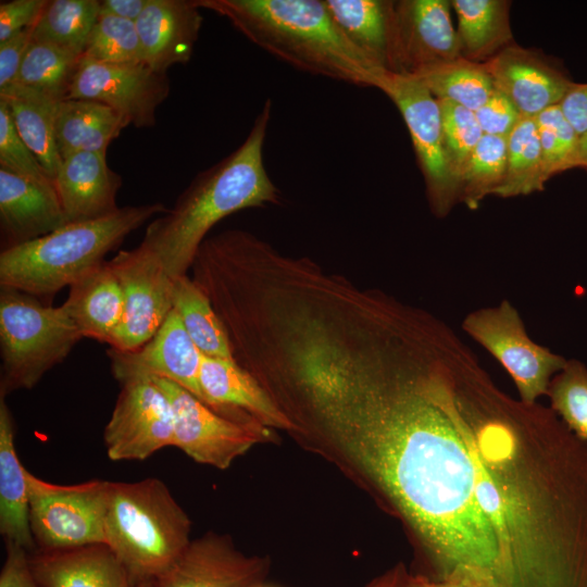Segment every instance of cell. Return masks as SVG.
Here are the masks:
<instances>
[{
	"label": "cell",
	"mask_w": 587,
	"mask_h": 587,
	"mask_svg": "<svg viewBox=\"0 0 587 587\" xmlns=\"http://www.w3.org/2000/svg\"><path fill=\"white\" fill-rule=\"evenodd\" d=\"M464 346L425 310L365 302L304 326L286 350L284 378L412 530L430 578L496 582L499 548L455 417Z\"/></svg>",
	"instance_id": "obj_1"
},
{
	"label": "cell",
	"mask_w": 587,
	"mask_h": 587,
	"mask_svg": "<svg viewBox=\"0 0 587 587\" xmlns=\"http://www.w3.org/2000/svg\"><path fill=\"white\" fill-rule=\"evenodd\" d=\"M455 415L499 548L497 587H587V444L492 378L465 388Z\"/></svg>",
	"instance_id": "obj_2"
},
{
	"label": "cell",
	"mask_w": 587,
	"mask_h": 587,
	"mask_svg": "<svg viewBox=\"0 0 587 587\" xmlns=\"http://www.w3.org/2000/svg\"><path fill=\"white\" fill-rule=\"evenodd\" d=\"M271 113L272 101L267 99L241 145L198 173L174 207L147 226L139 246L155 257L172 278L187 275L199 247L221 220L280 201L263 161Z\"/></svg>",
	"instance_id": "obj_3"
},
{
	"label": "cell",
	"mask_w": 587,
	"mask_h": 587,
	"mask_svg": "<svg viewBox=\"0 0 587 587\" xmlns=\"http://www.w3.org/2000/svg\"><path fill=\"white\" fill-rule=\"evenodd\" d=\"M249 41L290 66L334 80L377 88L387 72L339 29L324 0H196Z\"/></svg>",
	"instance_id": "obj_4"
},
{
	"label": "cell",
	"mask_w": 587,
	"mask_h": 587,
	"mask_svg": "<svg viewBox=\"0 0 587 587\" xmlns=\"http://www.w3.org/2000/svg\"><path fill=\"white\" fill-rule=\"evenodd\" d=\"M154 202L120 208L98 220L66 224L0 254V287L48 298L102 264L126 236L166 212Z\"/></svg>",
	"instance_id": "obj_5"
},
{
	"label": "cell",
	"mask_w": 587,
	"mask_h": 587,
	"mask_svg": "<svg viewBox=\"0 0 587 587\" xmlns=\"http://www.w3.org/2000/svg\"><path fill=\"white\" fill-rule=\"evenodd\" d=\"M105 545L134 574L158 579L190 544V520L157 477L110 482Z\"/></svg>",
	"instance_id": "obj_6"
},
{
	"label": "cell",
	"mask_w": 587,
	"mask_h": 587,
	"mask_svg": "<svg viewBox=\"0 0 587 587\" xmlns=\"http://www.w3.org/2000/svg\"><path fill=\"white\" fill-rule=\"evenodd\" d=\"M84 338L60 307L23 291L0 290V398L34 388Z\"/></svg>",
	"instance_id": "obj_7"
},
{
	"label": "cell",
	"mask_w": 587,
	"mask_h": 587,
	"mask_svg": "<svg viewBox=\"0 0 587 587\" xmlns=\"http://www.w3.org/2000/svg\"><path fill=\"white\" fill-rule=\"evenodd\" d=\"M28 519L38 550L105 544L104 521L110 480L60 485L26 470Z\"/></svg>",
	"instance_id": "obj_8"
},
{
	"label": "cell",
	"mask_w": 587,
	"mask_h": 587,
	"mask_svg": "<svg viewBox=\"0 0 587 587\" xmlns=\"http://www.w3.org/2000/svg\"><path fill=\"white\" fill-rule=\"evenodd\" d=\"M462 329L504 367L519 399L527 404L547 396L551 379L567 361L530 339L517 310L508 300L469 313Z\"/></svg>",
	"instance_id": "obj_9"
},
{
	"label": "cell",
	"mask_w": 587,
	"mask_h": 587,
	"mask_svg": "<svg viewBox=\"0 0 587 587\" xmlns=\"http://www.w3.org/2000/svg\"><path fill=\"white\" fill-rule=\"evenodd\" d=\"M398 108L424 176L432 211L445 216L458 201L442 146L438 100L415 76L386 72L377 87Z\"/></svg>",
	"instance_id": "obj_10"
},
{
	"label": "cell",
	"mask_w": 587,
	"mask_h": 587,
	"mask_svg": "<svg viewBox=\"0 0 587 587\" xmlns=\"http://www.w3.org/2000/svg\"><path fill=\"white\" fill-rule=\"evenodd\" d=\"M170 400L174 417V447L193 461L220 470L268 436L259 423L228 419L177 384L150 377Z\"/></svg>",
	"instance_id": "obj_11"
},
{
	"label": "cell",
	"mask_w": 587,
	"mask_h": 587,
	"mask_svg": "<svg viewBox=\"0 0 587 587\" xmlns=\"http://www.w3.org/2000/svg\"><path fill=\"white\" fill-rule=\"evenodd\" d=\"M108 263L124 297L122 320L108 345L118 351H133L154 336L173 310V278L140 246L120 251Z\"/></svg>",
	"instance_id": "obj_12"
},
{
	"label": "cell",
	"mask_w": 587,
	"mask_h": 587,
	"mask_svg": "<svg viewBox=\"0 0 587 587\" xmlns=\"http://www.w3.org/2000/svg\"><path fill=\"white\" fill-rule=\"evenodd\" d=\"M111 417L103 432L112 461H143L174 445V417L168 398L150 378L121 383Z\"/></svg>",
	"instance_id": "obj_13"
},
{
	"label": "cell",
	"mask_w": 587,
	"mask_h": 587,
	"mask_svg": "<svg viewBox=\"0 0 587 587\" xmlns=\"http://www.w3.org/2000/svg\"><path fill=\"white\" fill-rule=\"evenodd\" d=\"M171 90L166 74L145 62L99 63L82 57L66 99L103 103L137 128L153 127L159 105Z\"/></svg>",
	"instance_id": "obj_14"
},
{
	"label": "cell",
	"mask_w": 587,
	"mask_h": 587,
	"mask_svg": "<svg viewBox=\"0 0 587 587\" xmlns=\"http://www.w3.org/2000/svg\"><path fill=\"white\" fill-rule=\"evenodd\" d=\"M448 0L394 1L390 71L415 75L461 58V42Z\"/></svg>",
	"instance_id": "obj_15"
},
{
	"label": "cell",
	"mask_w": 587,
	"mask_h": 587,
	"mask_svg": "<svg viewBox=\"0 0 587 587\" xmlns=\"http://www.w3.org/2000/svg\"><path fill=\"white\" fill-rule=\"evenodd\" d=\"M111 370L120 382L141 377L168 379L207 404L200 385L203 354L172 310L154 336L133 351H108Z\"/></svg>",
	"instance_id": "obj_16"
},
{
	"label": "cell",
	"mask_w": 587,
	"mask_h": 587,
	"mask_svg": "<svg viewBox=\"0 0 587 587\" xmlns=\"http://www.w3.org/2000/svg\"><path fill=\"white\" fill-rule=\"evenodd\" d=\"M200 385L207 404L228 419L286 430L298 429L259 380L234 359L203 355Z\"/></svg>",
	"instance_id": "obj_17"
},
{
	"label": "cell",
	"mask_w": 587,
	"mask_h": 587,
	"mask_svg": "<svg viewBox=\"0 0 587 587\" xmlns=\"http://www.w3.org/2000/svg\"><path fill=\"white\" fill-rule=\"evenodd\" d=\"M494 88L505 95L522 116H537L559 104L574 84L538 52L510 45L482 62Z\"/></svg>",
	"instance_id": "obj_18"
},
{
	"label": "cell",
	"mask_w": 587,
	"mask_h": 587,
	"mask_svg": "<svg viewBox=\"0 0 587 587\" xmlns=\"http://www.w3.org/2000/svg\"><path fill=\"white\" fill-rule=\"evenodd\" d=\"M41 587H160L158 579L134 574L105 544L29 553Z\"/></svg>",
	"instance_id": "obj_19"
},
{
	"label": "cell",
	"mask_w": 587,
	"mask_h": 587,
	"mask_svg": "<svg viewBox=\"0 0 587 587\" xmlns=\"http://www.w3.org/2000/svg\"><path fill=\"white\" fill-rule=\"evenodd\" d=\"M265 562L237 551L222 536L191 540L176 562L158 578L160 587H252Z\"/></svg>",
	"instance_id": "obj_20"
},
{
	"label": "cell",
	"mask_w": 587,
	"mask_h": 587,
	"mask_svg": "<svg viewBox=\"0 0 587 587\" xmlns=\"http://www.w3.org/2000/svg\"><path fill=\"white\" fill-rule=\"evenodd\" d=\"M66 224L54 185L0 168L2 250L35 240Z\"/></svg>",
	"instance_id": "obj_21"
},
{
	"label": "cell",
	"mask_w": 587,
	"mask_h": 587,
	"mask_svg": "<svg viewBox=\"0 0 587 587\" xmlns=\"http://www.w3.org/2000/svg\"><path fill=\"white\" fill-rule=\"evenodd\" d=\"M200 10L196 0H149L135 22L145 63L163 74L187 63L203 21Z\"/></svg>",
	"instance_id": "obj_22"
},
{
	"label": "cell",
	"mask_w": 587,
	"mask_h": 587,
	"mask_svg": "<svg viewBox=\"0 0 587 587\" xmlns=\"http://www.w3.org/2000/svg\"><path fill=\"white\" fill-rule=\"evenodd\" d=\"M121 176L107 163V153L76 152L62 159L54 178L67 224L105 217L116 203Z\"/></svg>",
	"instance_id": "obj_23"
},
{
	"label": "cell",
	"mask_w": 587,
	"mask_h": 587,
	"mask_svg": "<svg viewBox=\"0 0 587 587\" xmlns=\"http://www.w3.org/2000/svg\"><path fill=\"white\" fill-rule=\"evenodd\" d=\"M62 307L83 337L109 344L123 316L124 297L108 261L72 284Z\"/></svg>",
	"instance_id": "obj_24"
},
{
	"label": "cell",
	"mask_w": 587,
	"mask_h": 587,
	"mask_svg": "<svg viewBox=\"0 0 587 587\" xmlns=\"http://www.w3.org/2000/svg\"><path fill=\"white\" fill-rule=\"evenodd\" d=\"M0 534L29 553L36 550L28 519L26 469L15 448L13 416L0 398Z\"/></svg>",
	"instance_id": "obj_25"
},
{
	"label": "cell",
	"mask_w": 587,
	"mask_h": 587,
	"mask_svg": "<svg viewBox=\"0 0 587 587\" xmlns=\"http://www.w3.org/2000/svg\"><path fill=\"white\" fill-rule=\"evenodd\" d=\"M129 125L112 108L91 100L65 99L57 107L55 143L61 159L76 152L107 153L108 147Z\"/></svg>",
	"instance_id": "obj_26"
},
{
	"label": "cell",
	"mask_w": 587,
	"mask_h": 587,
	"mask_svg": "<svg viewBox=\"0 0 587 587\" xmlns=\"http://www.w3.org/2000/svg\"><path fill=\"white\" fill-rule=\"evenodd\" d=\"M339 29L374 65L390 71L394 1L324 0Z\"/></svg>",
	"instance_id": "obj_27"
},
{
	"label": "cell",
	"mask_w": 587,
	"mask_h": 587,
	"mask_svg": "<svg viewBox=\"0 0 587 587\" xmlns=\"http://www.w3.org/2000/svg\"><path fill=\"white\" fill-rule=\"evenodd\" d=\"M458 16L461 55L482 63L512 45L510 2L505 0H453Z\"/></svg>",
	"instance_id": "obj_28"
},
{
	"label": "cell",
	"mask_w": 587,
	"mask_h": 587,
	"mask_svg": "<svg viewBox=\"0 0 587 587\" xmlns=\"http://www.w3.org/2000/svg\"><path fill=\"white\" fill-rule=\"evenodd\" d=\"M0 99L7 103L18 135L54 182L62 163L54 137L60 102L15 85L1 90Z\"/></svg>",
	"instance_id": "obj_29"
},
{
	"label": "cell",
	"mask_w": 587,
	"mask_h": 587,
	"mask_svg": "<svg viewBox=\"0 0 587 587\" xmlns=\"http://www.w3.org/2000/svg\"><path fill=\"white\" fill-rule=\"evenodd\" d=\"M173 310L205 357L234 359L227 333L204 291L188 276L173 278Z\"/></svg>",
	"instance_id": "obj_30"
},
{
	"label": "cell",
	"mask_w": 587,
	"mask_h": 587,
	"mask_svg": "<svg viewBox=\"0 0 587 587\" xmlns=\"http://www.w3.org/2000/svg\"><path fill=\"white\" fill-rule=\"evenodd\" d=\"M99 12L98 0H47L33 26V41L83 57Z\"/></svg>",
	"instance_id": "obj_31"
},
{
	"label": "cell",
	"mask_w": 587,
	"mask_h": 587,
	"mask_svg": "<svg viewBox=\"0 0 587 587\" xmlns=\"http://www.w3.org/2000/svg\"><path fill=\"white\" fill-rule=\"evenodd\" d=\"M417 77L438 100L476 112L490 97L494 85L482 63L458 58L425 68Z\"/></svg>",
	"instance_id": "obj_32"
},
{
	"label": "cell",
	"mask_w": 587,
	"mask_h": 587,
	"mask_svg": "<svg viewBox=\"0 0 587 587\" xmlns=\"http://www.w3.org/2000/svg\"><path fill=\"white\" fill-rule=\"evenodd\" d=\"M80 58L51 45L32 41L14 85L61 102L68 96Z\"/></svg>",
	"instance_id": "obj_33"
},
{
	"label": "cell",
	"mask_w": 587,
	"mask_h": 587,
	"mask_svg": "<svg viewBox=\"0 0 587 587\" xmlns=\"http://www.w3.org/2000/svg\"><path fill=\"white\" fill-rule=\"evenodd\" d=\"M535 117L522 116L508 137L505 177L495 196H526L544 189L546 182Z\"/></svg>",
	"instance_id": "obj_34"
},
{
	"label": "cell",
	"mask_w": 587,
	"mask_h": 587,
	"mask_svg": "<svg viewBox=\"0 0 587 587\" xmlns=\"http://www.w3.org/2000/svg\"><path fill=\"white\" fill-rule=\"evenodd\" d=\"M508 138L483 135L473 150L460 182L459 201L476 209L487 196H495L507 172Z\"/></svg>",
	"instance_id": "obj_35"
},
{
	"label": "cell",
	"mask_w": 587,
	"mask_h": 587,
	"mask_svg": "<svg viewBox=\"0 0 587 587\" xmlns=\"http://www.w3.org/2000/svg\"><path fill=\"white\" fill-rule=\"evenodd\" d=\"M547 396L550 409L587 444V366L578 360H567L551 379Z\"/></svg>",
	"instance_id": "obj_36"
},
{
	"label": "cell",
	"mask_w": 587,
	"mask_h": 587,
	"mask_svg": "<svg viewBox=\"0 0 587 587\" xmlns=\"http://www.w3.org/2000/svg\"><path fill=\"white\" fill-rule=\"evenodd\" d=\"M83 57L99 63L145 62L136 23L99 13Z\"/></svg>",
	"instance_id": "obj_37"
},
{
	"label": "cell",
	"mask_w": 587,
	"mask_h": 587,
	"mask_svg": "<svg viewBox=\"0 0 587 587\" xmlns=\"http://www.w3.org/2000/svg\"><path fill=\"white\" fill-rule=\"evenodd\" d=\"M438 103L441 113L444 152L459 201L461 177L484 134L475 112L446 100H438Z\"/></svg>",
	"instance_id": "obj_38"
},
{
	"label": "cell",
	"mask_w": 587,
	"mask_h": 587,
	"mask_svg": "<svg viewBox=\"0 0 587 587\" xmlns=\"http://www.w3.org/2000/svg\"><path fill=\"white\" fill-rule=\"evenodd\" d=\"M542 174L547 183L552 176L575 167L579 135L561 112L560 105H552L536 117Z\"/></svg>",
	"instance_id": "obj_39"
},
{
	"label": "cell",
	"mask_w": 587,
	"mask_h": 587,
	"mask_svg": "<svg viewBox=\"0 0 587 587\" xmlns=\"http://www.w3.org/2000/svg\"><path fill=\"white\" fill-rule=\"evenodd\" d=\"M0 168L42 184L53 179L18 135L7 103L0 99Z\"/></svg>",
	"instance_id": "obj_40"
},
{
	"label": "cell",
	"mask_w": 587,
	"mask_h": 587,
	"mask_svg": "<svg viewBox=\"0 0 587 587\" xmlns=\"http://www.w3.org/2000/svg\"><path fill=\"white\" fill-rule=\"evenodd\" d=\"M475 116L483 134L508 138L522 114L505 95L494 89Z\"/></svg>",
	"instance_id": "obj_41"
},
{
	"label": "cell",
	"mask_w": 587,
	"mask_h": 587,
	"mask_svg": "<svg viewBox=\"0 0 587 587\" xmlns=\"http://www.w3.org/2000/svg\"><path fill=\"white\" fill-rule=\"evenodd\" d=\"M47 0H13L0 3V42L33 27Z\"/></svg>",
	"instance_id": "obj_42"
},
{
	"label": "cell",
	"mask_w": 587,
	"mask_h": 587,
	"mask_svg": "<svg viewBox=\"0 0 587 587\" xmlns=\"http://www.w3.org/2000/svg\"><path fill=\"white\" fill-rule=\"evenodd\" d=\"M5 557L0 572V587H41L29 563V552L22 546L4 541Z\"/></svg>",
	"instance_id": "obj_43"
},
{
	"label": "cell",
	"mask_w": 587,
	"mask_h": 587,
	"mask_svg": "<svg viewBox=\"0 0 587 587\" xmlns=\"http://www.w3.org/2000/svg\"><path fill=\"white\" fill-rule=\"evenodd\" d=\"M33 27L0 42V91L14 85L25 53L33 41Z\"/></svg>",
	"instance_id": "obj_44"
},
{
	"label": "cell",
	"mask_w": 587,
	"mask_h": 587,
	"mask_svg": "<svg viewBox=\"0 0 587 587\" xmlns=\"http://www.w3.org/2000/svg\"><path fill=\"white\" fill-rule=\"evenodd\" d=\"M560 109L564 117L582 136L587 133V84L574 83L565 93Z\"/></svg>",
	"instance_id": "obj_45"
},
{
	"label": "cell",
	"mask_w": 587,
	"mask_h": 587,
	"mask_svg": "<svg viewBox=\"0 0 587 587\" xmlns=\"http://www.w3.org/2000/svg\"><path fill=\"white\" fill-rule=\"evenodd\" d=\"M405 587H494V585L476 577L463 575L441 580L426 575H408Z\"/></svg>",
	"instance_id": "obj_46"
},
{
	"label": "cell",
	"mask_w": 587,
	"mask_h": 587,
	"mask_svg": "<svg viewBox=\"0 0 587 587\" xmlns=\"http://www.w3.org/2000/svg\"><path fill=\"white\" fill-rule=\"evenodd\" d=\"M148 2L149 0H102L99 13L136 22Z\"/></svg>",
	"instance_id": "obj_47"
},
{
	"label": "cell",
	"mask_w": 587,
	"mask_h": 587,
	"mask_svg": "<svg viewBox=\"0 0 587 587\" xmlns=\"http://www.w3.org/2000/svg\"><path fill=\"white\" fill-rule=\"evenodd\" d=\"M408 574L401 566H397L383 577L373 582L369 587H405Z\"/></svg>",
	"instance_id": "obj_48"
},
{
	"label": "cell",
	"mask_w": 587,
	"mask_h": 587,
	"mask_svg": "<svg viewBox=\"0 0 587 587\" xmlns=\"http://www.w3.org/2000/svg\"><path fill=\"white\" fill-rule=\"evenodd\" d=\"M575 167L587 170V133L579 137Z\"/></svg>",
	"instance_id": "obj_49"
},
{
	"label": "cell",
	"mask_w": 587,
	"mask_h": 587,
	"mask_svg": "<svg viewBox=\"0 0 587 587\" xmlns=\"http://www.w3.org/2000/svg\"><path fill=\"white\" fill-rule=\"evenodd\" d=\"M252 587H263V586H260L259 584H257V585H254V586H252Z\"/></svg>",
	"instance_id": "obj_50"
}]
</instances>
